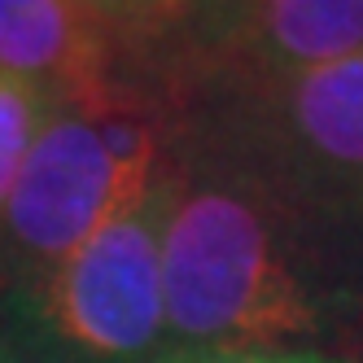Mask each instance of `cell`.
<instances>
[{
	"mask_svg": "<svg viewBox=\"0 0 363 363\" xmlns=\"http://www.w3.org/2000/svg\"><path fill=\"white\" fill-rule=\"evenodd\" d=\"M175 96L114 66L53 101L0 211V294H31L158 171Z\"/></svg>",
	"mask_w": 363,
	"mask_h": 363,
	"instance_id": "cell-2",
	"label": "cell"
},
{
	"mask_svg": "<svg viewBox=\"0 0 363 363\" xmlns=\"http://www.w3.org/2000/svg\"><path fill=\"white\" fill-rule=\"evenodd\" d=\"M149 363H346L315 346H258V342H206V346H162Z\"/></svg>",
	"mask_w": 363,
	"mask_h": 363,
	"instance_id": "cell-10",
	"label": "cell"
},
{
	"mask_svg": "<svg viewBox=\"0 0 363 363\" xmlns=\"http://www.w3.org/2000/svg\"><path fill=\"white\" fill-rule=\"evenodd\" d=\"M175 136L363 245V53L267 79H197L175 92Z\"/></svg>",
	"mask_w": 363,
	"mask_h": 363,
	"instance_id": "cell-3",
	"label": "cell"
},
{
	"mask_svg": "<svg viewBox=\"0 0 363 363\" xmlns=\"http://www.w3.org/2000/svg\"><path fill=\"white\" fill-rule=\"evenodd\" d=\"M175 197V158L158 162L145 184L48 276L22 294L48 337L79 363H149L167 342L162 241Z\"/></svg>",
	"mask_w": 363,
	"mask_h": 363,
	"instance_id": "cell-4",
	"label": "cell"
},
{
	"mask_svg": "<svg viewBox=\"0 0 363 363\" xmlns=\"http://www.w3.org/2000/svg\"><path fill=\"white\" fill-rule=\"evenodd\" d=\"M250 9L254 0H167L145 53L123 70L153 79L175 96L223 53V44L237 35Z\"/></svg>",
	"mask_w": 363,
	"mask_h": 363,
	"instance_id": "cell-7",
	"label": "cell"
},
{
	"mask_svg": "<svg viewBox=\"0 0 363 363\" xmlns=\"http://www.w3.org/2000/svg\"><path fill=\"white\" fill-rule=\"evenodd\" d=\"M0 363H79L70 359L22 294H0Z\"/></svg>",
	"mask_w": 363,
	"mask_h": 363,
	"instance_id": "cell-9",
	"label": "cell"
},
{
	"mask_svg": "<svg viewBox=\"0 0 363 363\" xmlns=\"http://www.w3.org/2000/svg\"><path fill=\"white\" fill-rule=\"evenodd\" d=\"M354 53H363V0H254L237 35L197 79H267Z\"/></svg>",
	"mask_w": 363,
	"mask_h": 363,
	"instance_id": "cell-5",
	"label": "cell"
},
{
	"mask_svg": "<svg viewBox=\"0 0 363 363\" xmlns=\"http://www.w3.org/2000/svg\"><path fill=\"white\" fill-rule=\"evenodd\" d=\"M88 13L96 18V27L106 31V40L114 44L118 66H132L145 44L158 27V18L167 9V0H84Z\"/></svg>",
	"mask_w": 363,
	"mask_h": 363,
	"instance_id": "cell-11",
	"label": "cell"
},
{
	"mask_svg": "<svg viewBox=\"0 0 363 363\" xmlns=\"http://www.w3.org/2000/svg\"><path fill=\"white\" fill-rule=\"evenodd\" d=\"M53 101H57L53 88L0 70V211H5V197L13 189L22 162H27V149L44 127Z\"/></svg>",
	"mask_w": 363,
	"mask_h": 363,
	"instance_id": "cell-8",
	"label": "cell"
},
{
	"mask_svg": "<svg viewBox=\"0 0 363 363\" xmlns=\"http://www.w3.org/2000/svg\"><path fill=\"white\" fill-rule=\"evenodd\" d=\"M162 241L167 342H363V245L184 136Z\"/></svg>",
	"mask_w": 363,
	"mask_h": 363,
	"instance_id": "cell-1",
	"label": "cell"
},
{
	"mask_svg": "<svg viewBox=\"0 0 363 363\" xmlns=\"http://www.w3.org/2000/svg\"><path fill=\"white\" fill-rule=\"evenodd\" d=\"M114 44L84 0H0V70L57 96L110 79Z\"/></svg>",
	"mask_w": 363,
	"mask_h": 363,
	"instance_id": "cell-6",
	"label": "cell"
},
{
	"mask_svg": "<svg viewBox=\"0 0 363 363\" xmlns=\"http://www.w3.org/2000/svg\"><path fill=\"white\" fill-rule=\"evenodd\" d=\"M359 363H363V354H359Z\"/></svg>",
	"mask_w": 363,
	"mask_h": 363,
	"instance_id": "cell-12",
	"label": "cell"
}]
</instances>
